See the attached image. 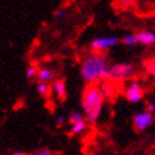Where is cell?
Masks as SVG:
<instances>
[{"mask_svg":"<svg viewBox=\"0 0 155 155\" xmlns=\"http://www.w3.org/2000/svg\"><path fill=\"white\" fill-rule=\"evenodd\" d=\"M104 95L100 87L91 84L82 94V108L86 115V121L90 124L97 122L100 115L102 112Z\"/></svg>","mask_w":155,"mask_h":155,"instance_id":"obj_1","label":"cell"},{"mask_svg":"<svg viewBox=\"0 0 155 155\" xmlns=\"http://www.w3.org/2000/svg\"><path fill=\"white\" fill-rule=\"evenodd\" d=\"M110 66L107 63V59L101 53H92L84 57L82 63L80 73L84 82L94 83L98 80H102V76L105 69Z\"/></svg>","mask_w":155,"mask_h":155,"instance_id":"obj_2","label":"cell"},{"mask_svg":"<svg viewBox=\"0 0 155 155\" xmlns=\"http://www.w3.org/2000/svg\"><path fill=\"white\" fill-rule=\"evenodd\" d=\"M135 71H136V68L133 63H116L111 66L112 80H116V81L130 78V77H133L135 74Z\"/></svg>","mask_w":155,"mask_h":155,"instance_id":"obj_3","label":"cell"},{"mask_svg":"<svg viewBox=\"0 0 155 155\" xmlns=\"http://www.w3.org/2000/svg\"><path fill=\"white\" fill-rule=\"evenodd\" d=\"M124 94H125V97H126V100L129 102L137 104L144 98V88L139 82L133 81L126 86Z\"/></svg>","mask_w":155,"mask_h":155,"instance_id":"obj_4","label":"cell"},{"mask_svg":"<svg viewBox=\"0 0 155 155\" xmlns=\"http://www.w3.org/2000/svg\"><path fill=\"white\" fill-rule=\"evenodd\" d=\"M117 42L119 39L116 37H98L91 42V48L92 51H95V53L102 54L107 49H110L114 45L117 44Z\"/></svg>","mask_w":155,"mask_h":155,"instance_id":"obj_5","label":"cell"},{"mask_svg":"<svg viewBox=\"0 0 155 155\" xmlns=\"http://www.w3.org/2000/svg\"><path fill=\"white\" fill-rule=\"evenodd\" d=\"M133 121H134V127L137 131H144L154 122V115L153 112H149L145 110V111L135 114Z\"/></svg>","mask_w":155,"mask_h":155,"instance_id":"obj_6","label":"cell"},{"mask_svg":"<svg viewBox=\"0 0 155 155\" xmlns=\"http://www.w3.org/2000/svg\"><path fill=\"white\" fill-rule=\"evenodd\" d=\"M54 76H56V73H54V71L52 68H48V67H42L38 69V73H37V78L39 80V82H45L48 83L51 81L54 80Z\"/></svg>","mask_w":155,"mask_h":155,"instance_id":"obj_7","label":"cell"},{"mask_svg":"<svg viewBox=\"0 0 155 155\" xmlns=\"http://www.w3.org/2000/svg\"><path fill=\"white\" fill-rule=\"evenodd\" d=\"M52 88L54 91V94L57 95L59 100H64L67 96V86L64 80H56L52 84Z\"/></svg>","mask_w":155,"mask_h":155,"instance_id":"obj_8","label":"cell"},{"mask_svg":"<svg viewBox=\"0 0 155 155\" xmlns=\"http://www.w3.org/2000/svg\"><path fill=\"white\" fill-rule=\"evenodd\" d=\"M139 43H141L144 45H151L155 43V34L150 30H140L139 33H136Z\"/></svg>","mask_w":155,"mask_h":155,"instance_id":"obj_9","label":"cell"},{"mask_svg":"<svg viewBox=\"0 0 155 155\" xmlns=\"http://www.w3.org/2000/svg\"><path fill=\"white\" fill-rule=\"evenodd\" d=\"M121 43L124 45H127V47H133V45H136L139 43L137 35L136 34H126L125 37L121 39Z\"/></svg>","mask_w":155,"mask_h":155,"instance_id":"obj_10","label":"cell"},{"mask_svg":"<svg viewBox=\"0 0 155 155\" xmlns=\"http://www.w3.org/2000/svg\"><path fill=\"white\" fill-rule=\"evenodd\" d=\"M86 119V115L81 111H72L71 115H69V122L71 125H74L77 122H81V121H84Z\"/></svg>","mask_w":155,"mask_h":155,"instance_id":"obj_11","label":"cell"},{"mask_svg":"<svg viewBox=\"0 0 155 155\" xmlns=\"http://www.w3.org/2000/svg\"><path fill=\"white\" fill-rule=\"evenodd\" d=\"M87 127V122L86 121H81V122H77L74 125H72L71 127V133L73 135H78V134H82L84 130Z\"/></svg>","mask_w":155,"mask_h":155,"instance_id":"obj_12","label":"cell"},{"mask_svg":"<svg viewBox=\"0 0 155 155\" xmlns=\"http://www.w3.org/2000/svg\"><path fill=\"white\" fill-rule=\"evenodd\" d=\"M49 84L45 83V82H38L37 83V91L38 94L42 95V96H48L49 95Z\"/></svg>","mask_w":155,"mask_h":155,"instance_id":"obj_13","label":"cell"},{"mask_svg":"<svg viewBox=\"0 0 155 155\" xmlns=\"http://www.w3.org/2000/svg\"><path fill=\"white\" fill-rule=\"evenodd\" d=\"M37 73H38V69L35 66H29L27 67L25 69V76L27 78H33V77H37Z\"/></svg>","mask_w":155,"mask_h":155,"instance_id":"obj_14","label":"cell"},{"mask_svg":"<svg viewBox=\"0 0 155 155\" xmlns=\"http://www.w3.org/2000/svg\"><path fill=\"white\" fill-rule=\"evenodd\" d=\"M146 111H149V112H154L155 111V104L149 101L148 104H146Z\"/></svg>","mask_w":155,"mask_h":155,"instance_id":"obj_15","label":"cell"},{"mask_svg":"<svg viewBox=\"0 0 155 155\" xmlns=\"http://www.w3.org/2000/svg\"><path fill=\"white\" fill-rule=\"evenodd\" d=\"M34 155H52V153L47 149H42V150H38L37 153H34Z\"/></svg>","mask_w":155,"mask_h":155,"instance_id":"obj_16","label":"cell"},{"mask_svg":"<svg viewBox=\"0 0 155 155\" xmlns=\"http://www.w3.org/2000/svg\"><path fill=\"white\" fill-rule=\"evenodd\" d=\"M56 122H57V125H58V126H62V125H63V124H64V116H62V115L57 116Z\"/></svg>","mask_w":155,"mask_h":155,"instance_id":"obj_17","label":"cell"},{"mask_svg":"<svg viewBox=\"0 0 155 155\" xmlns=\"http://www.w3.org/2000/svg\"><path fill=\"white\" fill-rule=\"evenodd\" d=\"M53 15L56 18H64L66 17V14H64V12H62V10H56L53 13Z\"/></svg>","mask_w":155,"mask_h":155,"instance_id":"obj_18","label":"cell"},{"mask_svg":"<svg viewBox=\"0 0 155 155\" xmlns=\"http://www.w3.org/2000/svg\"><path fill=\"white\" fill-rule=\"evenodd\" d=\"M149 69H150V73L153 74V77H154V78H155V64H151Z\"/></svg>","mask_w":155,"mask_h":155,"instance_id":"obj_19","label":"cell"},{"mask_svg":"<svg viewBox=\"0 0 155 155\" xmlns=\"http://www.w3.org/2000/svg\"><path fill=\"white\" fill-rule=\"evenodd\" d=\"M13 155H27V154H24V153H19V151H17V153H14Z\"/></svg>","mask_w":155,"mask_h":155,"instance_id":"obj_20","label":"cell"}]
</instances>
